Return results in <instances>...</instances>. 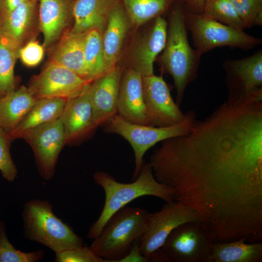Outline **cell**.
<instances>
[{
    "instance_id": "cell-24",
    "label": "cell",
    "mask_w": 262,
    "mask_h": 262,
    "mask_svg": "<svg viewBox=\"0 0 262 262\" xmlns=\"http://www.w3.org/2000/svg\"><path fill=\"white\" fill-rule=\"evenodd\" d=\"M67 100L61 98L37 99L31 110L14 131L7 134L10 140L12 141L14 139L21 138L25 132L59 118Z\"/></svg>"
},
{
    "instance_id": "cell-16",
    "label": "cell",
    "mask_w": 262,
    "mask_h": 262,
    "mask_svg": "<svg viewBox=\"0 0 262 262\" xmlns=\"http://www.w3.org/2000/svg\"><path fill=\"white\" fill-rule=\"evenodd\" d=\"M142 78L140 73L131 67L123 71L118 96L117 114L131 122L148 125Z\"/></svg>"
},
{
    "instance_id": "cell-12",
    "label": "cell",
    "mask_w": 262,
    "mask_h": 262,
    "mask_svg": "<svg viewBox=\"0 0 262 262\" xmlns=\"http://www.w3.org/2000/svg\"><path fill=\"white\" fill-rule=\"evenodd\" d=\"M21 138L31 147L41 175L45 180L52 178L59 155L66 145L60 118L25 132Z\"/></svg>"
},
{
    "instance_id": "cell-5",
    "label": "cell",
    "mask_w": 262,
    "mask_h": 262,
    "mask_svg": "<svg viewBox=\"0 0 262 262\" xmlns=\"http://www.w3.org/2000/svg\"><path fill=\"white\" fill-rule=\"evenodd\" d=\"M23 217L26 236L55 253L83 246L82 239L54 214L48 202L33 199L27 202Z\"/></svg>"
},
{
    "instance_id": "cell-14",
    "label": "cell",
    "mask_w": 262,
    "mask_h": 262,
    "mask_svg": "<svg viewBox=\"0 0 262 262\" xmlns=\"http://www.w3.org/2000/svg\"><path fill=\"white\" fill-rule=\"evenodd\" d=\"M123 70L115 66L88 85L93 120L98 128L117 114V100Z\"/></svg>"
},
{
    "instance_id": "cell-36",
    "label": "cell",
    "mask_w": 262,
    "mask_h": 262,
    "mask_svg": "<svg viewBox=\"0 0 262 262\" xmlns=\"http://www.w3.org/2000/svg\"><path fill=\"white\" fill-rule=\"evenodd\" d=\"M33 0H0V19L19 5Z\"/></svg>"
},
{
    "instance_id": "cell-7",
    "label": "cell",
    "mask_w": 262,
    "mask_h": 262,
    "mask_svg": "<svg viewBox=\"0 0 262 262\" xmlns=\"http://www.w3.org/2000/svg\"><path fill=\"white\" fill-rule=\"evenodd\" d=\"M184 12L186 26L191 33L195 49L202 55L217 47L227 46L248 50L262 44L261 39L203 13L191 12L184 7Z\"/></svg>"
},
{
    "instance_id": "cell-21",
    "label": "cell",
    "mask_w": 262,
    "mask_h": 262,
    "mask_svg": "<svg viewBox=\"0 0 262 262\" xmlns=\"http://www.w3.org/2000/svg\"><path fill=\"white\" fill-rule=\"evenodd\" d=\"M118 0H75L73 5L72 27L74 34L86 33L97 29L103 33L109 12Z\"/></svg>"
},
{
    "instance_id": "cell-18",
    "label": "cell",
    "mask_w": 262,
    "mask_h": 262,
    "mask_svg": "<svg viewBox=\"0 0 262 262\" xmlns=\"http://www.w3.org/2000/svg\"><path fill=\"white\" fill-rule=\"evenodd\" d=\"M167 22L161 16L154 22L144 37L136 44L132 52L131 68L143 77L154 74L153 65L165 44Z\"/></svg>"
},
{
    "instance_id": "cell-35",
    "label": "cell",
    "mask_w": 262,
    "mask_h": 262,
    "mask_svg": "<svg viewBox=\"0 0 262 262\" xmlns=\"http://www.w3.org/2000/svg\"><path fill=\"white\" fill-rule=\"evenodd\" d=\"M119 262H147L140 252L138 239L133 243L129 253L126 256L121 259Z\"/></svg>"
},
{
    "instance_id": "cell-2",
    "label": "cell",
    "mask_w": 262,
    "mask_h": 262,
    "mask_svg": "<svg viewBox=\"0 0 262 262\" xmlns=\"http://www.w3.org/2000/svg\"><path fill=\"white\" fill-rule=\"evenodd\" d=\"M93 179L103 189L105 199L100 215L88 231L87 237L90 239L97 237L107 220L135 199L150 196L165 202L173 200V190L157 180L149 163L144 164L138 177L131 182L117 181L109 173L102 171L96 172Z\"/></svg>"
},
{
    "instance_id": "cell-30",
    "label": "cell",
    "mask_w": 262,
    "mask_h": 262,
    "mask_svg": "<svg viewBox=\"0 0 262 262\" xmlns=\"http://www.w3.org/2000/svg\"><path fill=\"white\" fill-rule=\"evenodd\" d=\"M5 225L0 222V262H35L41 260L44 252L38 250L23 252L16 249L10 243L6 232Z\"/></svg>"
},
{
    "instance_id": "cell-9",
    "label": "cell",
    "mask_w": 262,
    "mask_h": 262,
    "mask_svg": "<svg viewBox=\"0 0 262 262\" xmlns=\"http://www.w3.org/2000/svg\"><path fill=\"white\" fill-rule=\"evenodd\" d=\"M193 221H202L196 211L180 202H166L160 211L149 213V227L138 239L141 254L149 262L174 229L184 223Z\"/></svg>"
},
{
    "instance_id": "cell-27",
    "label": "cell",
    "mask_w": 262,
    "mask_h": 262,
    "mask_svg": "<svg viewBox=\"0 0 262 262\" xmlns=\"http://www.w3.org/2000/svg\"><path fill=\"white\" fill-rule=\"evenodd\" d=\"M83 56L88 79L90 82L108 71L104 59L102 33L99 30H91L85 34Z\"/></svg>"
},
{
    "instance_id": "cell-20",
    "label": "cell",
    "mask_w": 262,
    "mask_h": 262,
    "mask_svg": "<svg viewBox=\"0 0 262 262\" xmlns=\"http://www.w3.org/2000/svg\"><path fill=\"white\" fill-rule=\"evenodd\" d=\"M38 0L24 2L0 19V33L7 35L20 47L34 38L39 27L36 5Z\"/></svg>"
},
{
    "instance_id": "cell-32",
    "label": "cell",
    "mask_w": 262,
    "mask_h": 262,
    "mask_svg": "<svg viewBox=\"0 0 262 262\" xmlns=\"http://www.w3.org/2000/svg\"><path fill=\"white\" fill-rule=\"evenodd\" d=\"M11 142L7 134L0 128V171L4 179L10 182L15 180L17 173L10 151Z\"/></svg>"
},
{
    "instance_id": "cell-13",
    "label": "cell",
    "mask_w": 262,
    "mask_h": 262,
    "mask_svg": "<svg viewBox=\"0 0 262 262\" xmlns=\"http://www.w3.org/2000/svg\"><path fill=\"white\" fill-rule=\"evenodd\" d=\"M142 87L149 126H170L185 118L186 113L173 99L170 88L162 76L143 77Z\"/></svg>"
},
{
    "instance_id": "cell-29",
    "label": "cell",
    "mask_w": 262,
    "mask_h": 262,
    "mask_svg": "<svg viewBox=\"0 0 262 262\" xmlns=\"http://www.w3.org/2000/svg\"><path fill=\"white\" fill-rule=\"evenodd\" d=\"M202 13L225 25L241 30L245 29L229 0H206Z\"/></svg>"
},
{
    "instance_id": "cell-6",
    "label": "cell",
    "mask_w": 262,
    "mask_h": 262,
    "mask_svg": "<svg viewBox=\"0 0 262 262\" xmlns=\"http://www.w3.org/2000/svg\"><path fill=\"white\" fill-rule=\"evenodd\" d=\"M195 119V112L189 111L186 113L185 118L179 123L157 127L131 122L116 114L104 124V131L121 136L131 146L134 155L135 166L132 175V180H134L145 163L144 156L146 152L158 143L187 134Z\"/></svg>"
},
{
    "instance_id": "cell-28",
    "label": "cell",
    "mask_w": 262,
    "mask_h": 262,
    "mask_svg": "<svg viewBox=\"0 0 262 262\" xmlns=\"http://www.w3.org/2000/svg\"><path fill=\"white\" fill-rule=\"evenodd\" d=\"M131 24L139 26L160 16L177 0H121Z\"/></svg>"
},
{
    "instance_id": "cell-1",
    "label": "cell",
    "mask_w": 262,
    "mask_h": 262,
    "mask_svg": "<svg viewBox=\"0 0 262 262\" xmlns=\"http://www.w3.org/2000/svg\"><path fill=\"white\" fill-rule=\"evenodd\" d=\"M149 164L215 242L262 238V99L227 100L187 134L161 142Z\"/></svg>"
},
{
    "instance_id": "cell-19",
    "label": "cell",
    "mask_w": 262,
    "mask_h": 262,
    "mask_svg": "<svg viewBox=\"0 0 262 262\" xmlns=\"http://www.w3.org/2000/svg\"><path fill=\"white\" fill-rule=\"evenodd\" d=\"M130 25L131 23L124 7L118 0L109 12L102 33L104 59L108 71L116 66Z\"/></svg>"
},
{
    "instance_id": "cell-23",
    "label": "cell",
    "mask_w": 262,
    "mask_h": 262,
    "mask_svg": "<svg viewBox=\"0 0 262 262\" xmlns=\"http://www.w3.org/2000/svg\"><path fill=\"white\" fill-rule=\"evenodd\" d=\"M36 99L27 87L22 85L0 98V128L11 133L23 119Z\"/></svg>"
},
{
    "instance_id": "cell-17",
    "label": "cell",
    "mask_w": 262,
    "mask_h": 262,
    "mask_svg": "<svg viewBox=\"0 0 262 262\" xmlns=\"http://www.w3.org/2000/svg\"><path fill=\"white\" fill-rule=\"evenodd\" d=\"M89 84L81 94L67 100L60 117L66 145L81 140L97 128L93 120Z\"/></svg>"
},
{
    "instance_id": "cell-37",
    "label": "cell",
    "mask_w": 262,
    "mask_h": 262,
    "mask_svg": "<svg viewBox=\"0 0 262 262\" xmlns=\"http://www.w3.org/2000/svg\"><path fill=\"white\" fill-rule=\"evenodd\" d=\"M182 2L184 7L191 12L196 14L202 13L204 3L206 0H177Z\"/></svg>"
},
{
    "instance_id": "cell-8",
    "label": "cell",
    "mask_w": 262,
    "mask_h": 262,
    "mask_svg": "<svg viewBox=\"0 0 262 262\" xmlns=\"http://www.w3.org/2000/svg\"><path fill=\"white\" fill-rule=\"evenodd\" d=\"M213 237L201 222L174 229L160 248L169 262H211Z\"/></svg>"
},
{
    "instance_id": "cell-11",
    "label": "cell",
    "mask_w": 262,
    "mask_h": 262,
    "mask_svg": "<svg viewBox=\"0 0 262 262\" xmlns=\"http://www.w3.org/2000/svg\"><path fill=\"white\" fill-rule=\"evenodd\" d=\"M91 82L73 71L49 62L30 81L28 90L36 99L61 98L68 100L81 94Z\"/></svg>"
},
{
    "instance_id": "cell-15",
    "label": "cell",
    "mask_w": 262,
    "mask_h": 262,
    "mask_svg": "<svg viewBox=\"0 0 262 262\" xmlns=\"http://www.w3.org/2000/svg\"><path fill=\"white\" fill-rule=\"evenodd\" d=\"M39 28L45 49L53 46L69 30L74 0H38Z\"/></svg>"
},
{
    "instance_id": "cell-31",
    "label": "cell",
    "mask_w": 262,
    "mask_h": 262,
    "mask_svg": "<svg viewBox=\"0 0 262 262\" xmlns=\"http://www.w3.org/2000/svg\"><path fill=\"white\" fill-rule=\"evenodd\" d=\"M245 29L262 25V0H229Z\"/></svg>"
},
{
    "instance_id": "cell-10",
    "label": "cell",
    "mask_w": 262,
    "mask_h": 262,
    "mask_svg": "<svg viewBox=\"0 0 262 262\" xmlns=\"http://www.w3.org/2000/svg\"><path fill=\"white\" fill-rule=\"evenodd\" d=\"M225 83L228 99L236 101L262 98V50L251 56L226 61Z\"/></svg>"
},
{
    "instance_id": "cell-34",
    "label": "cell",
    "mask_w": 262,
    "mask_h": 262,
    "mask_svg": "<svg viewBox=\"0 0 262 262\" xmlns=\"http://www.w3.org/2000/svg\"><path fill=\"white\" fill-rule=\"evenodd\" d=\"M45 48L33 38L22 46L18 51V59L22 63L28 67H34L42 61Z\"/></svg>"
},
{
    "instance_id": "cell-33",
    "label": "cell",
    "mask_w": 262,
    "mask_h": 262,
    "mask_svg": "<svg viewBox=\"0 0 262 262\" xmlns=\"http://www.w3.org/2000/svg\"><path fill=\"white\" fill-rule=\"evenodd\" d=\"M55 261L58 262H106L96 255L90 247H81L64 250L56 253Z\"/></svg>"
},
{
    "instance_id": "cell-3",
    "label": "cell",
    "mask_w": 262,
    "mask_h": 262,
    "mask_svg": "<svg viewBox=\"0 0 262 262\" xmlns=\"http://www.w3.org/2000/svg\"><path fill=\"white\" fill-rule=\"evenodd\" d=\"M184 7L178 4L171 11L165 46L160 57L163 73L170 74L176 90V102L180 105L188 85L197 77L202 54L189 44Z\"/></svg>"
},
{
    "instance_id": "cell-4",
    "label": "cell",
    "mask_w": 262,
    "mask_h": 262,
    "mask_svg": "<svg viewBox=\"0 0 262 262\" xmlns=\"http://www.w3.org/2000/svg\"><path fill=\"white\" fill-rule=\"evenodd\" d=\"M149 225L147 211L126 206L107 220L90 247L106 262H119L129 253L133 243L147 230Z\"/></svg>"
},
{
    "instance_id": "cell-22",
    "label": "cell",
    "mask_w": 262,
    "mask_h": 262,
    "mask_svg": "<svg viewBox=\"0 0 262 262\" xmlns=\"http://www.w3.org/2000/svg\"><path fill=\"white\" fill-rule=\"evenodd\" d=\"M85 34H74L68 30L53 46L49 62L61 66L90 82L84 61Z\"/></svg>"
},
{
    "instance_id": "cell-25",
    "label": "cell",
    "mask_w": 262,
    "mask_h": 262,
    "mask_svg": "<svg viewBox=\"0 0 262 262\" xmlns=\"http://www.w3.org/2000/svg\"><path fill=\"white\" fill-rule=\"evenodd\" d=\"M262 242L250 243L244 239L228 242H215L211 262H262Z\"/></svg>"
},
{
    "instance_id": "cell-26",
    "label": "cell",
    "mask_w": 262,
    "mask_h": 262,
    "mask_svg": "<svg viewBox=\"0 0 262 262\" xmlns=\"http://www.w3.org/2000/svg\"><path fill=\"white\" fill-rule=\"evenodd\" d=\"M20 47L13 39L0 33V98L16 88L14 69Z\"/></svg>"
}]
</instances>
